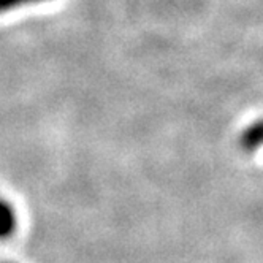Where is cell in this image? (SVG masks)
Listing matches in <instances>:
<instances>
[{"mask_svg": "<svg viewBox=\"0 0 263 263\" xmlns=\"http://www.w3.org/2000/svg\"><path fill=\"white\" fill-rule=\"evenodd\" d=\"M17 213L14 204L0 197V239L11 238L17 230Z\"/></svg>", "mask_w": 263, "mask_h": 263, "instance_id": "1", "label": "cell"}, {"mask_svg": "<svg viewBox=\"0 0 263 263\" xmlns=\"http://www.w3.org/2000/svg\"><path fill=\"white\" fill-rule=\"evenodd\" d=\"M239 146L246 153H252L258 147H263V119L252 122L242 130L239 135Z\"/></svg>", "mask_w": 263, "mask_h": 263, "instance_id": "2", "label": "cell"}, {"mask_svg": "<svg viewBox=\"0 0 263 263\" xmlns=\"http://www.w3.org/2000/svg\"><path fill=\"white\" fill-rule=\"evenodd\" d=\"M43 2H49V0H0V14L14 11L17 8L39 5V4H43Z\"/></svg>", "mask_w": 263, "mask_h": 263, "instance_id": "3", "label": "cell"}]
</instances>
